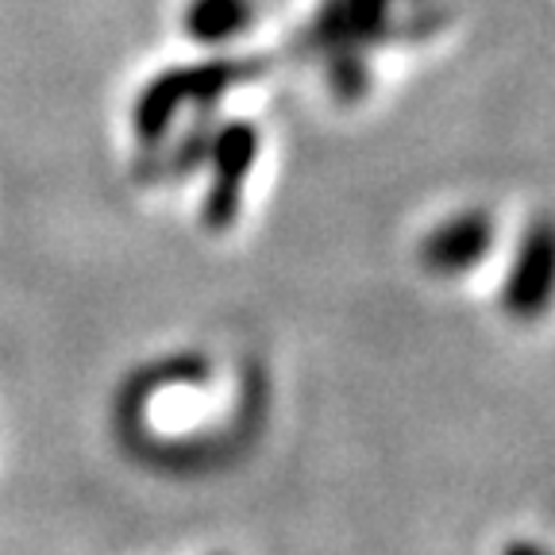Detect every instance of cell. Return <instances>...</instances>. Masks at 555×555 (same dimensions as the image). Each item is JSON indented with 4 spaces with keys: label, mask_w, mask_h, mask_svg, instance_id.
<instances>
[{
    "label": "cell",
    "mask_w": 555,
    "mask_h": 555,
    "mask_svg": "<svg viewBox=\"0 0 555 555\" xmlns=\"http://www.w3.org/2000/svg\"><path fill=\"white\" fill-rule=\"evenodd\" d=\"M259 62H240V59H217L205 66H178L166 69L158 78H151L139 93L135 108H131V124L143 147H158L166 131L173 128L182 108H205L217 104L240 81H251L259 74Z\"/></svg>",
    "instance_id": "1"
},
{
    "label": "cell",
    "mask_w": 555,
    "mask_h": 555,
    "mask_svg": "<svg viewBox=\"0 0 555 555\" xmlns=\"http://www.w3.org/2000/svg\"><path fill=\"white\" fill-rule=\"evenodd\" d=\"M393 0H324L309 27V43L328 54L332 89L339 101H356L366 89V69L359 54L390 39Z\"/></svg>",
    "instance_id": "2"
},
{
    "label": "cell",
    "mask_w": 555,
    "mask_h": 555,
    "mask_svg": "<svg viewBox=\"0 0 555 555\" xmlns=\"http://www.w3.org/2000/svg\"><path fill=\"white\" fill-rule=\"evenodd\" d=\"M259 158V128L251 120H232L212 128L205 151V166L212 170V185L205 197V224L224 232L235 224L243 205V185L251 178Z\"/></svg>",
    "instance_id": "3"
},
{
    "label": "cell",
    "mask_w": 555,
    "mask_h": 555,
    "mask_svg": "<svg viewBox=\"0 0 555 555\" xmlns=\"http://www.w3.org/2000/svg\"><path fill=\"white\" fill-rule=\"evenodd\" d=\"M494 232H498L494 220L486 217L482 208L455 212V217L436 224L433 232L421 240V267L436 278L463 274V270L482 262V255L490 251V243H494Z\"/></svg>",
    "instance_id": "4"
},
{
    "label": "cell",
    "mask_w": 555,
    "mask_h": 555,
    "mask_svg": "<svg viewBox=\"0 0 555 555\" xmlns=\"http://www.w3.org/2000/svg\"><path fill=\"white\" fill-rule=\"evenodd\" d=\"M552 294V240H547V224H537L529 240H520L517 262L505 282V309L517 321H532L540 317Z\"/></svg>",
    "instance_id": "5"
},
{
    "label": "cell",
    "mask_w": 555,
    "mask_h": 555,
    "mask_svg": "<svg viewBox=\"0 0 555 555\" xmlns=\"http://www.w3.org/2000/svg\"><path fill=\"white\" fill-rule=\"evenodd\" d=\"M255 20V0H190L182 12V27L193 43L224 47L243 35Z\"/></svg>",
    "instance_id": "6"
},
{
    "label": "cell",
    "mask_w": 555,
    "mask_h": 555,
    "mask_svg": "<svg viewBox=\"0 0 555 555\" xmlns=\"http://www.w3.org/2000/svg\"><path fill=\"white\" fill-rule=\"evenodd\" d=\"M505 555H544V547H540V544H529V540H517V544L505 547Z\"/></svg>",
    "instance_id": "7"
}]
</instances>
